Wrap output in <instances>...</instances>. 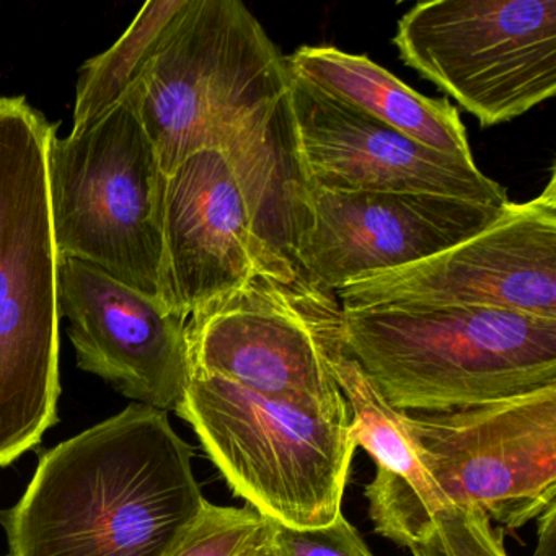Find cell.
<instances>
[{"label":"cell","mask_w":556,"mask_h":556,"mask_svg":"<svg viewBox=\"0 0 556 556\" xmlns=\"http://www.w3.org/2000/svg\"><path fill=\"white\" fill-rule=\"evenodd\" d=\"M168 412L132 403L45 452L0 510L11 556H172L206 506Z\"/></svg>","instance_id":"1"},{"label":"cell","mask_w":556,"mask_h":556,"mask_svg":"<svg viewBox=\"0 0 556 556\" xmlns=\"http://www.w3.org/2000/svg\"><path fill=\"white\" fill-rule=\"evenodd\" d=\"M58 125L0 97V467L58 422L60 252L50 197Z\"/></svg>","instance_id":"2"},{"label":"cell","mask_w":556,"mask_h":556,"mask_svg":"<svg viewBox=\"0 0 556 556\" xmlns=\"http://www.w3.org/2000/svg\"><path fill=\"white\" fill-rule=\"evenodd\" d=\"M343 314L348 356L400 412H454L556 386V318L475 305Z\"/></svg>","instance_id":"3"},{"label":"cell","mask_w":556,"mask_h":556,"mask_svg":"<svg viewBox=\"0 0 556 556\" xmlns=\"http://www.w3.org/2000/svg\"><path fill=\"white\" fill-rule=\"evenodd\" d=\"M286 56L239 0H187L129 93L164 174L288 93Z\"/></svg>","instance_id":"4"},{"label":"cell","mask_w":556,"mask_h":556,"mask_svg":"<svg viewBox=\"0 0 556 556\" xmlns=\"http://www.w3.org/2000/svg\"><path fill=\"white\" fill-rule=\"evenodd\" d=\"M175 412L236 496L295 529L333 522L357 444L351 418L302 412L211 374L191 372Z\"/></svg>","instance_id":"5"},{"label":"cell","mask_w":556,"mask_h":556,"mask_svg":"<svg viewBox=\"0 0 556 556\" xmlns=\"http://www.w3.org/2000/svg\"><path fill=\"white\" fill-rule=\"evenodd\" d=\"M191 372L230 380L302 412L350 419L337 379L346 356L337 292L304 271L258 268L188 317Z\"/></svg>","instance_id":"6"},{"label":"cell","mask_w":556,"mask_h":556,"mask_svg":"<svg viewBox=\"0 0 556 556\" xmlns=\"http://www.w3.org/2000/svg\"><path fill=\"white\" fill-rule=\"evenodd\" d=\"M167 175L128 99L96 125L54 136L50 197L60 258L80 260L161 301Z\"/></svg>","instance_id":"7"},{"label":"cell","mask_w":556,"mask_h":556,"mask_svg":"<svg viewBox=\"0 0 556 556\" xmlns=\"http://www.w3.org/2000/svg\"><path fill=\"white\" fill-rule=\"evenodd\" d=\"M393 45L406 66L480 123L513 122L556 92V0H431Z\"/></svg>","instance_id":"8"},{"label":"cell","mask_w":556,"mask_h":556,"mask_svg":"<svg viewBox=\"0 0 556 556\" xmlns=\"http://www.w3.org/2000/svg\"><path fill=\"white\" fill-rule=\"evenodd\" d=\"M405 426L444 506L520 529L556 503V386Z\"/></svg>","instance_id":"9"},{"label":"cell","mask_w":556,"mask_h":556,"mask_svg":"<svg viewBox=\"0 0 556 556\" xmlns=\"http://www.w3.org/2000/svg\"><path fill=\"white\" fill-rule=\"evenodd\" d=\"M346 311L380 305H475L556 318V168L542 193L509 203L477 236L421 262L356 279Z\"/></svg>","instance_id":"10"},{"label":"cell","mask_w":556,"mask_h":556,"mask_svg":"<svg viewBox=\"0 0 556 556\" xmlns=\"http://www.w3.org/2000/svg\"><path fill=\"white\" fill-rule=\"evenodd\" d=\"M504 207L438 194L340 193L308 185L295 262L308 278L338 292L477 236Z\"/></svg>","instance_id":"11"},{"label":"cell","mask_w":556,"mask_h":556,"mask_svg":"<svg viewBox=\"0 0 556 556\" xmlns=\"http://www.w3.org/2000/svg\"><path fill=\"white\" fill-rule=\"evenodd\" d=\"M288 103L308 185L340 193L438 194L494 207L506 188L475 162L431 151L289 73Z\"/></svg>","instance_id":"12"},{"label":"cell","mask_w":556,"mask_h":556,"mask_svg":"<svg viewBox=\"0 0 556 556\" xmlns=\"http://www.w3.org/2000/svg\"><path fill=\"white\" fill-rule=\"evenodd\" d=\"M58 289L79 369L135 403L175 409L191 377L188 318L80 260L60 258Z\"/></svg>","instance_id":"13"},{"label":"cell","mask_w":556,"mask_h":556,"mask_svg":"<svg viewBox=\"0 0 556 556\" xmlns=\"http://www.w3.org/2000/svg\"><path fill=\"white\" fill-rule=\"evenodd\" d=\"M258 268L278 271L256 243L245 198L224 152L206 149L185 159L165 188L162 304L188 318Z\"/></svg>","instance_id":"14"},{"label":"cell","mask_w":556,"mask_h":556,"mask_svg":"<svg viewBox=\"0 0 556 556\" xmlns=\"http://www.w3.org/2000/svg\"><path fill=\"white\" fill-rule=\"evenodd\" d=\"M249 207L253 236L271 268L301 271L295 247L307 216L308 181L299 159L288 93L220 144Z\"/></svg>","instance_id":"15"},{"label":"cell","mask_w":556,"mask_h":556,"mask_svg":"<svg viewBox=\"0 0 556 556\" xmlns=\"http://www.w3.org/2000/svg\"><path fill=\"white\" fill-rule=\"evenodd\" d=\"M289 73L331 99L448 157L475 162L467 129L447 99H429L364 54L301 47L286 56Z\"/></svg>","instance_id":"16"},{"label":"cell","mask_w":556,"mask_h":556,"mask_svg":"<svg viewBox=\"0 0 556 556\" xmlns=\"http://www.w3.org/2000/svg\"><path fill=\"white\" fill-rule=\"evenodd\" d=\"M187 0H151L109 50L79 73L73 131H83L122 105L138 86Z\"/></svg>","instance_id":"17"},{"label":"cell","mask_w":556,"mask_h":556,"mask_svg":"<svg viewBox=\"0 0 556 556\" xmlns=\"http://www.w3.org/2000/svg\"><path fill=\"white\" fill-rule=\"evenodd\" d=\"M413 556H509L490 517L477 507L444 506L406 543Z\"/></svg>","instance_id":"18"},{"label":"cell","mask_w":556,"mask_h":556,"mask_svg":"<svg viewBox=\"0 0 556 556\" xmlns=\"http://www.w3.org/2000/svg\"><path fill=\"white\" fill-rule=\"evenodd\" d=\"M265 517L253 507L216 506L207 501L172 556H239L265 532Z\"/></svg>","instance_id":"19"},{"label":"cell","mask_w":556,"mask_h":556,"mask_svg":"<svg viewBox=\"0 0 556 556\" xmlns=\"http://www.w3.org/2000/svg\"><path fill=\"white\" fill-rule=\"evenodd\" d=\"M265 522L266 540L276 556H376L343 514L314 529H295L268 517Z\"/></svg>","instance_id":"20"},{"label":"cell","mask_w":556,"mask_h":556,"mask_svg":"<svg viewBox=\"0 0 556 556\" xmlns=\"http://www.w3.org/2000/svg\"><path fill=\"white\" fill-rule=\"evenodd\" d=\"M556 503L546 507L539 516V545H536L535 556H555L556 555Z\"/></svg>","instance_id":"21"},{"label":"cell","mask_w":556,"mask_h":556,"mask_svg":"<svg viewBox=\"0 0 556 556\" xmlns=\"http://www.w3.org/2000/svg\"><path fill=\"white\" fill-rule=\"evenodd\" d=\"M239 556H276L271 546H269L268 540H266V526L263 535L256 542H253L245 552L240 553Z\"/></svg>","instance_id":"22"}]
</instances>
